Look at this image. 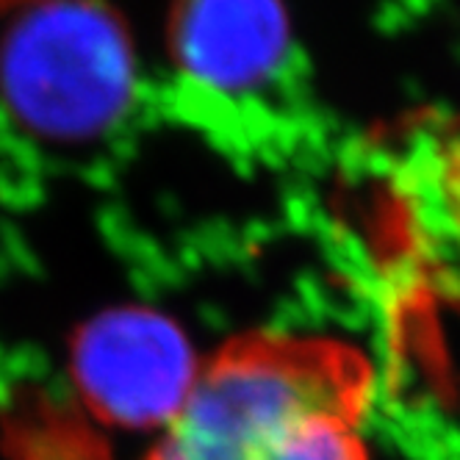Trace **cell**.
<instances>
[{
	"mask_svg": "<svg viewBox=\"0 0 460 460\" xmlns=\"http://www.w3.org/2000/svg\"><path fill=\"white\" fill-rule=\"evenodd\" d=\"M0 103L50 147L111 137L137 103V70L119 22L89 0H50L0 34Z\"/></svg>",
	"mask_w": 460,
	"mask_h": 460,
	"instance_id": "cell-3",
	"label": "cell"
},
{
	"mask_svg": "<svg viewBox=\"0 0 460 460\" xmlns=\"http://www.w3.org/2000/svg\"><path fill=\"white\" fill-rule=\"evenodd\" d=\"M372 391L355 344L250 333L197 369L145 460H369Z\"/></svg>",
	"mask_w": 460,
	"mask_h": 460,
	"instance_id": "cell-1",
	"label": "cell"
},
{
	"mask_svg": "<svg viewBox=\"0 0 460 460\" xmlns=\"http://www.w3.org/2000/svg\"><path fill=\"white\" fill-rule=\"evenodd\" d=\"M197 369L175 327L147 314L101 319L75 352V375L86 400L119 424H167Z\"/></svg>",
	"mask_w": 460,
	"mask_h": 460,
	"instance_id": "cell-4",
	"label": "cell"
},
{
	"mask_svg": "<svg viewBox=\"0 0 460 460\" xmlns=\"http://www.w3.org/2000/svg\"><path fill=\"white\" fill-rule=\"evenodd\" d=\"M164 103L219 150L261 164L319 139L308 64L280 0H178Z\"/></svg>",
	"mask_w": 460,
	"mask_h": 460,
	"instance_id": "cell-2",
	"label": "cell"
}]
</instances>
